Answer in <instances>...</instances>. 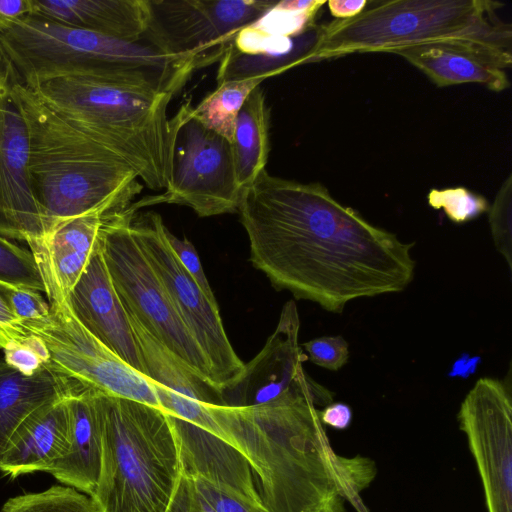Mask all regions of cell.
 <instances>
[{"label": "cell", "mask_w": 512, "mask_h": 512, "mask_svg": "<svg viewBox=\"0 0 512 512\" xmlns=\"http://www.w3.org/2000/svg\"><path fill=\"white\" fill-rule=\"evenodd\" d=\"M33 12L49 21L129 42H139L148 0H32Z\"/></svg>", "instance_id": "19"}, {"label": "cell", "mask_w": 512, "mask_h": 512, "mask_svg": "<svg viewBox=\"0 0 512 512\" xmlns=\"http://www.w3.org/2000/svg\"><path fill=\"white\" fill-rule=\"evenodd\" d=\"M69 442L65 454L46 471L65 486L91 496L102 457V435L95 392L81 390L66 398Z\"/></svg>", "instance_id": "17"}, {"label": "cell", "mask_w": 512, "mask_h": 512, "mask_svg": "<svg viewBox=\"0 0 512 512\" xmlns=\"http://www.w3.org/2000/svg\"><path fill=\"white\" fill-rule=\"evenodd\" d=\"M503 6L491 0L367 1L355 17L319 26L309 63L439 44L485 54L507 69L512 64V28L498 16Z\"/></svg>", "instance_id": "4"}, {"label": "cell", "mask_w": 512, "mask_h": 512, "mask_svg": "<svg viewBox=\"0 0 512 512\" xmlns=\"http://www.w3.org/2000/svg\"><path fill=\"white\" fill-rule=\"evenodd\" d=\"M0 295L22 323L45 318L50 312V304L36 290L0 281Z\"/></svg>", "instance_id": "31"}, {"label": "cell", "mask_w": 512, "mask_h": 512, "mask_svg": "<svg viewBox=\"0 0 512 512\" xmlns=\"http://www.w3.org/2000/svg\"><path fill=\"white\" fill-rule=\"evenodd\" d=\"M71 393L65 381L47 367L27 376L0 359V457L29 417Z\"/></svg>", "instance_id": "21"}, {"label": "cell", "mask_w": 512, "mask_h": 512, "mask_svg": "<svg viewBox=\"0 0 512 512\" xmlns=\"http://www.w3.org/2000/svg\"><path fill=\"white\" fill-rule=\"evenodd\" d=\"M270 112L264 91L256 87L239 111L232 143L239 187L251 185L265 170L270 152Z\"/></svg>", "instance_id": "22"}, {"label": "cell", "mask_w": 512, "mask_h": 512, "mask_svg": "<svg viewBox=\"0 0 512 512\" xmlns=\"http://www.w3.org/2000/svg\"><path fill=\"white\" fill-rule=\"evenodd\" d=\"M309 359L317 366L331 371L343 367L349 358L348 343L340 336H322L302 344Z\"/></svg>", "instance_id": "32"}, {"label": "cell", "mask_w": 512, "mask_h": 512, "mask_svg": "<svg viewBox=\"0 0 512 512\" xmlns=\"http://www.w3.org/2000/svg\"><path fill=\"white\" fill-rule=\"evenodd\" d=\"M0 281L45 292V285L31 251L0 235Z\"/></svg>", "instance_id": "27"}, {"label": "cell", "mask_w": 512, "mask_h": 512, "mask_svg": "<svg viewBox=\"0 0 512 512\" xmlns=\"http://www.w3.org/2000/svg\"><path fill=\"white\" fill-rule=\"evenodd\" d=\"M32 12V0H0V32L30 16Z\"/></svg>", "instance_id": "36"}, {"label": "cell", "mask_w": 512, "mask_h": 512, "mask_svg": "<svg viewBox=\"0 0 512 512\" xmlns=\"http://www.w3.org/2000/svg\"><path fill=\"white\" fill-rule=\"evenodd\" d=\"M489 225L494 244L512 269V176L501 185L495 200L489 206Z\"/></svg>", "instance_id": "29"}, {"label": "cell", "mask_w": 512, "mask_h": 512, "mask_svg": "<svg viewBox=\"0 0 512 512\" xmlns=\"http://www.w3.org/2000/svg\"><path fill=\"white\" fill-rule=\"evenodd\" d=\"M367 0H329V11L336 19H349L361 13Z\"/></svg>", "instance_id": "38"}, {"label": "cell", "mask_w": 512, "mask_h": 512, "mask_svg": "<svg viewBox=\"0 0 512 512\" xmlns=\"http://www.w3.org/2000/svg\"><path fill=\"white\" fill-rule=\"evenodd\" d=\"M262 82L250 79L217 84L214 91L193 106L192 115L232 144L239 111L250 93Z\"/></svg>", "instance_id": "23"}, {"label": "cell", "mask_w": 512, "mask_h": 512, "mask_svg": "<svg viewBox=\"0 0 512 512\" xmlns=\"http://www.w3.org/2000/svg\"><path fill=\"white\" fill-rule=\"evenodd\" d=\"M106 214L93 212L56 223L32 252L49 303L67 301L97 247Z\"/></svg>", "instance_id": "16"}, {"label": "cell", "mask_w": 512, "mask_h": 512, "mask_svg": "<svg viewBox=\"0 0 512 512\" xmlns=\"http://www.w3.org/2000/svg\"><path fill=\"white\" fill-rule=\"evenodd\" d=\"M67 303L86 330L144 375L139 347L107 270L99 238L86 269L68 295Z\"/></svg>", "instance_id": "15"}, {"label": "cell", "mask_w": 512, "mask_h": 512, "mask_svg": "<svg viewBox=\"0 0 512 512\" xmlns=\"http://www.w3.org/2000/svg\"><path fill=\"white\" fill-rule=\"evenodd\" d=\"M480 361L481 358L479 356H470L464 353L453 363L448 375L450 377L468 378L476 372Z\"/></svg>", "instance_id": "39"}, {"label": "cell", "mask_w": 512, "mask_h": 512, "mask_svg": "<svg viewBox=\"0 0 512 512\" xmlns=\"http://www.w3.org/2000/svg\"><path fill=\"white\" fill-rule=\"evenodd\" d=\"M60 114L125 161L152 190L167 189L176 133L172 96L87 76L26 84Z\"/></svg>", "instance_id": "5"}, {"label": "cell", "mask_w": 512, "mask_h": 512, "mask_svg": "<svg viewBox=\"0 0 512 512\" xmlns=\"http://www.w3.org/2000/svg\"><path fill=\"white\" fill-rule=\"evenodd\" d=\"M136 210L131 204L107 213L100 229L99 244L115 291L128 315L178 361L214 385L204 354L133 235L130 221Z\"/></svg>", "instance_id": "8"}, {"label": "cell", "mask_w": 512, "mask_h": 512, "mask_svg": "<svg viewBox=\"0 0 512 512\" xmlns=\"http://www.w3.org/2000/svg\"><path fill=\"white\" fill-rule=\"evenodd\" d=\"M17 77L0 47V235L34 252L51 228L31 189L28 129L12 93Z\"/></svg>", "instance_id": "14"}, {"label": "cell", "mask_w": 512, "mask_h": 512, "mask_svg": "<svg viewBox=\"0 0 512 512\" xmlns=\"http://www.w3.org/2000/svg\"><path fill=\"white\" fill-rule=\"evenodd\" d=\"M273 0H148L141 42L194 59L199 68L219 62L237 33L262 16Z\"/></svg>", "instance_id": "12"}, {"label": "cell", "mask_w": 512, "mask_h": 512, "mask_svg": "<svg viewBox=\"0 0 512 512\" xmlns=\"http://www.w3.org/2000/svg\"><path fill=\"white\" fill-rule=\"evenodd\" d=\"M29 333L0 295V350L10 342L22 341Z\"/></svg>", "instance_id": "35"}, {"label": "cell", "mask_w": 512, "mask_h": 512, "mask_svg": "<svg viewBox=\"0 0 512 512\" xmlns=\"http://www.w3.org/2000/svg\"><path fill=\"white\" fill-rule=\"evenodd\" d=\"M475 461L487 512H512V397L510 386L481 378L457 414Z\"/></svg>", "instance_id": "13"}, {"label": "cell", "mask_w": 512, "mask_h": 512, "mask_svg": "<svg viewBox=\"0 0 512 512\" xmlns=\"http://www.w3.org/2000/svg\"><path fill=\"white\" fill-rule=\"evenodd\" d=\"M436 86L477 83L501 92L510 86L505 67L485 54L452 45H420L396 53Z\"/></svg>", "instance_id": "20"}, {"label": "cell", "mask_w": 512, "mask_h": 512, "mask_svg": "<svg viewBox=\"0 0 512 512\" xmlns=\"http://www.w3.org/2000/svg\"><path fill=\"white\" fill-rule=\"evenodd\" d=\"M4 361L19 371L30 376L44 368L49 361V352L43 340L29 334L22 341L10 342L4 349Z\"/></svg>", "instance_id": "30"}, {"label": "cell", "mask_w": 512, "mask_h": 512, "mask_svg": "<svg viewBox=\"0 0 512 512\" xmlns=\"http://www.w3.org/2000/svg\"><path fill=\"white\" fill-rule=\"evenodd\" d=\"M325 4L324 0L277 1L244 30L259 37L296 36L317 25V16Z\"/></svg>", "instance_id": "24"}, {"label": "cell", "mask_w": 512, "mask_h": 512, "mask_svg": "<svg viewBox=\"0 0 512 512\" xmlns=\"http://www.w3.org/2000/svg\"><path fill=\"white\" fill-rule=\"evenodd\" d=\"M95 400L102 457L90 497L101 512H166L182 473L167 413L97 392Z\"/></svg>", "instance_id": "7"}, {"label": "cell", "mask_w": 512, "mask_h": 512, "mask_svg": "<svg viewBox=\"0 0 512 512\" xmlns=\"http://www.w3.org/2000/svg\"><path fill=\"white\" fill-rule=\"evenodd\" d=\"M428 203L434 209H442L454 223L471 221L489 210L488 201L464 187L432 189Z\"/></svg>", "instance_id": "28"}, {"label": "cell", "mask_w": 512, "mask_h": 512, "mask_svg": "<svg viewBox=\"0 0 512 512\" xmlns=\"http://www.w3.org/2000/svg\"><path fill=\"white\" fill-rule=\"evenodd\" d=\"M66 398L42 408L14 432L0 457L4 476L14 479L46 472L65 454L69 442Z\"/></svg>", "instance_id": "18"}, {"label": "cell", "mask_w": 512, "mask_h": 512, "mask_svg": "<svg viewBox=\"0 0 512 512\" xmlns=\"http://www.w3.org/2000/svg\"><path fill=\"white\" fill-rule=\"evenodd\" d=\"M12 93L28 129L31 189L51 229L65 219L131 205L142 185L125 161L51 107L19 76Z\"/></svg>", "instance_id": "3"}, {"label": "cell", "mask_w": 512, "mask_h": 512, "mask_svg": "<svg viewBox=\"0 0 512 512\" xmlns=\"http://www.w3.org/2000/svg\"><path fill=\"white\" fill-rule=\"evenodd\" d=\"M0 47L25 84L87 76L148 87L174 96L199 69L194 59L163 54L139 41L55 23L30 15L0 32Z\"/></svg>", "instance_id": "6"}, {"label": "cell", "mask_w": 512, "mask_h": 512, "mask_svg": "<svg viewBox=\"0 0 512 512\" xmlns=\"http://www.w3.org/2000/svg\"><path fill=\"white\" fill-rule=\"evenodd\" d=\"M0 512H101L90 496L61 485L9 498Z\"/></svg>", "instance_id": "25"}, {"label": "cell", "mask_w": 512, "mask_h": 512, "mask_svg": "<svg viewBox=\"0 0 512 512\" xmlns=\"http://www.w3.org/2000/svg\"><path fill=\"white\" fill-rule=\"evenodd\" d=\"M49 304L45 318L23 322L27 332L40 337L48 349L45 367L65 381L72 392L91 390L160 409L149 378L86 330L67 301Z\"/></svg>", "instance_id": "10"}, {"label": "cell", "mask_w": 512, "mask_h": 512, "mask_svg": "<svg viewBox=\"0 0 512 512\" xmlns=\"http://www.w3.org/2000/svg\"><path fill=\"white\" fill-rule=\"evenodd\" d=\"M130 226L175 312L204 354L214 385L221 390L241 375L245 364L228 339L219 306L207 299L174 254L159 214L135 212Z\"/></svg>", "instance_id": "11"}, {"label": "cell", "mask_w": 512, "mask_h": 512, "mask_svg": "<svg viewBox=\"0 0 512 512\" xmlns=\"http://www.w3.org/2000/svg\"><path fill=\"white\" fill-rule=\"evenodd\" d=\"M165 235L171 249L173 250L182 266L198 284L207 299L212 304L218 306L193 244L186 238L182 240L177 238L167 229V227L165 229Z\"/></svg>", "instance_id": "33"}, {"label": "cell", "mask_w": 512, "mask_h": 512, "mask_svg": "<svg viewBox=\"0 0 512 512\" xmlns=\"http://www.w3.org/2000/svg\"><path fill=\"white\" fill-rule=\"evenodd\" d=\"M190 101L174 115L176 133L172 173L166 192L133 204L136 209L158 203L190 207L199 217L238 211L239 187L232 144L206 128L193 115Z\"/></svg>", "instance_id": "9"}, {"label": "cell", "mask_w": 512, "mask_h": 512, "mask_svg": "<svg viewBox=\"0 0 512 512\" xmlns=\"http://www.w3.org/2000/svg\"><path fill=\"white\" fill-rule=\"evenodd\" d=\"M166 512H215L196 491L191 478L182 470Z\"/></svg>", "instance_id": "34"}, {"label": "cell", "mask_w": 512, "mask_h": 512, "mask_svg": "<svg viewBox=\"0 0 512 512\" xmlns=\"http://www.w3.org/2000/svg\"><path fill=\"white\" fill-rule=\"evenodd\" d=\"M320 420L323 425L344 430L349 427L352 421L351 408L341 402L331 403L320 410Z\"/></svg>", "instance_id": "37"}, {"label": "cell", "mask_w": 512, "mask_h": 512, "mask_svg": "<svg viewBox=\"0 0 512 512\" xmlns=\"http://www.w3.org/2000/svg\"><path fill=\"white\" fill-rule=\"evenodd\" d=\"M331 466L336 490L344 502L356 501L377 475L376 462L363 455L347 457L333 452Z\"/></svg>", "instance_id": "26"}, {"label": "cell", "mask_w": 512, "mask_h": 512, "mask_svg": "<svg viewBox=\"0 0 512 512\" xmlns=\"http://www.w3.org/2000/svg\"><path fill=\"white\" fill-rule=\"evenodd\" d=\"M250 260L278 290L341 313L357 298L403 291L413 280L405 243L338 202L321 183L272 176L244 188L238 208Z\"/></svg>", "instance_id": "1"}, {"label": "cell", "mask_w": 512, "mask_h": 512, "mask_svg": "<svg viewBox=\"0 0 512 512\" xmlns=\"http://www.w3.org/2000/svg\"><path fill=\"white\" fill-rule=\"evenodd\" d=\"M203 407V428L244 456L267 512H346L314 396L290 393L246 406Z\"/></svg>", "instance_id": "2"}]
</instances>
